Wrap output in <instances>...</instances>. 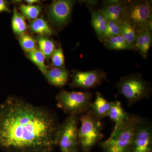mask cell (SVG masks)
Masks as SVG:
<instances>
[{"instance_id":"6da1fadb","label":"cell","mask_w":152,"mask_h":152,"mask_svg":"<svg viewBox=\"0 0 152 152\" xmlns=\"http://www.w3.org/2000/svg\"><path fill=\"white\" fill-rule=\"evenodd\" d=\"M60 124L54 114L15 97L0 106V149L7 152H52Z\"/></svg>"},{"instance_id":"7a4b0ae2","label":"cell","mask_w":152,"mask_h":152,"mask_svg":"<svg viewBox=\"0 0 152 152\" xmlns=\"http://www.w3.org/2000/svg\"><path fill=\"white\" fill-rule=\"evenodd\" d=\"M141 117L130 113L124 121L113 130L106 140L99 143L103 152H130L135 130Z\"/></svg>"},{"instance_id":"3957f363","label":"cell","mask_w":152,"mask_h":152,"mask_svg":"<svg viewBox=\"0 0 152 152\" xmlns=\"http://www.w3.org/2000/svg\"><path fill=\"white\" fill-rule=\"evenodd\" d=\"M79 122H80L78 129L80 147L83 152H91L103 139L102 132L103 123L91 109L79 116Z\"/></svg>"},{"instance_id":"277c9868","label":"cell","mask_w":152,"mask_h":152,"mask_svg":"<svg viewBox=\"0 0 152 152\" xmlns=\"http://www.w3.org/2000/svg\"><path fill=\"white\" fill-rule=\"evenodd\" d=\"M118 94L124 96L131 106L144 99H148L152 92L151 84L144 80L141 74L124 76L117 83Z\"/></svg>"},{"instance_id":"5b68a950","label":"cell","mask_w":152,"mask_h":152,"mask_svg":"<svg viewBox=\"0 0 152 152\" xmlns=\"http://www.w3.org/2000/svg\"><path fill=\"white\" fill-rule=\"evenodd\" d=\"M57 105L66 113L81 115L90 109L92 94L85 92L61 91L57 95Z\"/></svg>"},{"instance_id":"8992f818","label":"cell","mask_w":152,"mask_h":152,"mask_svg":"<svg viewBox=\"0 0 152 152\" xmlns=\"http://www.w3.org/2000/svg\"><path fill=\"white\" fill-rule=\"evenodd\" d=\"M79 116L70 114L61 124L57 134V145L61 152H78Z\"/></svg>"},{"instance_id":"52a82bcc","label":"cell","mask_w":152,"mask_h":152,"mask_svg":"<svg viewBox=\"0 0 152 152\" xmlns=\"http://www.w3.org/2000/svg\"><path fill=\"white\" fill-rule=\"evenodd\" d=\"M152 5L145 0L127 1L124 9L122 21L127 22L135 28L152 26Z\"/></svg>"},{"instance_id":"ba28073f","label":"cell","mask_w":152,"mask_h":152,"mask_svg":"<svg viewBox=\"0 0 152 152\" xmlns=\"http://www.w3.org/2000/svg\"><path fill=\"white\" fill-rule=\"evenodd\" d=\"M130 152H152L151 121L141 117L136 126Z\"/></svg>"},{"instance_id":"9c48e42d","label":"cell","mask_w":152,"mask_h":152,"mask_svg":"<svg viewBox=\"0 0 152 152\" xmlns=\"http://www.w3.org/2000/svg\"><path fill=\"white\" fill-rule=\"evenodd\" d=\"M75 3V1L71 0L53 1L48 9L49 21L58 28H62L70 19Z\"/></svg>"},{"instance_id":"30bf717a","label":"cell","mask_w":152,"mask_h":152,"mask_svg":"<svg viewBox=\"0 0 152 152\" xmlns=\"http://www.w3.org/2000/svg\"><path fill=\"white\" fill-rule=\"evenodd\" d=\"M104 81H108L105 72L99 69L74 73L71 86L76 88L89 89L98 87Z\"/></svg>"},{"instance_id":"8fae6325","label":"cell","mask_w":152,"mask_h":152,"mask_svg":"<svg viewBox=\"0 0 152 152\" xmlns=\"http://www.w3.org/2000/svg\"><path fill=\"white\" fill-rule=\"evenodd\" d=\"M136 50L143 58H146L152 43V26H145L136 28Z\"/></svg>"},{"instance_id":"7c38bea8","label":"cell","mask_w":152,"mask_h":152,"mask_svg":"<svg viewBox=\"0 0 152 152\" xmlns=\"http://www.w3.org/2000/svg\"><path fill=\"white\" fill-rule=\"evenodd\" d=\"M127 1H107L102 8L99 12L107 21H112L120 23L122 22L124 9Z\"/></svg>"},{"instance_id":"4fadbf2b","label":"cell","mask_w":152,"mask_h":152,"mask_svg":"<svg viewBox=\"0 0 152 152\" xmlns=\"http://www.w3.org/2000/svg\"><path fill=\"white\" fill-rule=\"evenodd\" d=\"M51 84L58 87L64 86L69 80V73L65 68H53L48 70L45 75Z\"/></svg>"},{"instance_id":"5bb4252c","label":"cell","mask_w":152,"mask_h":152,"mask_svg":"<svg viewBox=\"0 0 152 152\" xmlns=\"http://www.w3.org/2000/svg\"><path fill=\"white\" fill-rule=\"evenodd\" d=\"M112 102L105 99L99 92H97L94 101L92 102L90 109L97 116L102 120L108 117L111 108Z\"/></svg>"},{"instance_id":"9a60e30c","label":"cell","mask_w":152,"mask_h":152,"mask_svg":"<svg viewBox=\"0 0 152 152\" xmlns=\"http://www.w3.org/2000/svg\"><path fill=\"white\" fill-rule=\"evenodd\" d=\"M91 16V22L95 32L100 41L103 42L104 33L105 31L107 21L102 15L94 9L88 7Z\"/></svg>"},{"instance_id":"2e32d148","label":"cell","mask_w":152,"mask_h":152,"mask_svg":"<svg viewBox=\"0 0 152 152\" xmlns=\"http://www.w3.org/2000/svg\"><path fill=\"white\" fill-rule=\"evenodd\" d=\"M129 115L130 113L125 110L119 101L112 102L111 108L108 117L115 124L113 129H116L124 122Z\"/></svg>"},{"instance_id":"e0dca14e","label":"cell","mask_w":152,"mask_h":152,"mask_svg":"<svg viewBox=\"0 0 152 152\" xmlns=\"http://www.w3.org/2000/svg\"><path fill=\"white\" fill-rule=\"evenodd\" d=\"M120 34L124 39L131 50H136V28L125 21L120 23Z\"/></svg>"},{"instance_id":"ac0fdd59","label":"cell","mask_w":152,"mask_h":152,"mask_svg":"<svg viewBox=\"0 0 152 152\" xmlns=\"http://www.w3.org/2000/svg\"><path fill=\"white\" fill-rule=\"evenodd\" d=\"M29 28L32 32L40 36L51 35L53 34V31L48 22L42 18L31 21Z\"/></svg>"},{"instance_id":"d6986e66","label":"cell","mask_w":152,"mask_h":152,"mask_svg":"<svg viewBox=\"0 0 152 152\" xmlns=\"http://www.w3.org/2000/svg\"><path fill=\"white\" fill-rule=\"evenodd\" d=\"M12 26L14 33L20 37L26 34L27 29V25L24 17L18 12L15 7L14 9Z\"/></svg>"},{"instance_id":"ffe728a7","label":"cell","mask_w":152,"mask_h":152,"mask_svg":"<svg viewBox=\"0 0 152 152\" xmlns=\"http://www.w3.org/2000/svg\"><path fill=\"white\" fill-rule=\"evenodd\" d=\"M36 41L38 44L40 50L44 54L46 58H49L51 56L56 49L55 43L45 36H37Z\"/></svg>"},{"instance_id":"44dd1931","label":"cell","mask_w":152,"mask_h":152,"mask_svg":"<svg viewBox=\"0 0 152 152\" xmlns=\"http://www.w3.org/2000/svg\"><path fill=\"white\" fill-rule=\"evenodd\" d=\"M27 56L45 75L48 72V68L45 63L46 57L44 54L39 50L37 49L27 52Z\"/></svg>"},{"instance_id":"7402d4cb","label":"cell","mask_w":152,"mask_h":152,"mask_svg":"<svg viewBox=\"0 0 152 152\" xmlns=\"http://www.w3.org/2000/svg\"><path fill=\"white\" fill-rule=\"evenodd\" d=\"M103 42L106 48L110 50H131L124 39L121 34L107 38L104 40Z\"/></svg>"},{"instance_id":"603a6c76","label":"cell","mask_w":152,"mask_h":152,"mask_svg":"<svg viewBox=\"0 0 152 152\" xmlns=\"http://www.w3.org/2000/svg\"><path fill=\"white\" fill-rule=\"evenodd\" d=\"M19 9L23 16L32 20L37 18L42 10V7L39 5L22 4Z\"/></svg>"},{"instance_id":"cb8c5ba5","label":"cell","mask_w":152,"mask_h":152,"mask_svg":"<svg viewBox=\"0 0 152 152\" xmlns=\"http://www.w3.org/2000/svg\"><path fill=\"white\" fill-rule=\"evenodd\" d=\"M19 40L22 49L26 53L37 49L36 40L28 34L26 33L20 37Z\"/></svg>"},{"instance_id":"d4e9b609","label":"cell","mask_w":152,"mask_h":152,"mask_svg":"<svg viewBox=\"0 0 152 152\" xmlns=\"http://www.w3.org/2000/svg\"><path fill=\"white\" fill-rule=\"evenodd\" d=\"M119 35H120L119 23L112 21H107L105 31L104 33L103 42L107 38L115 37Z\"/></svg>"},{"instance_id":"484cf974","label":"cell","mask_w":152,"mask_h":152,"mask_svg":"<svg viewBox=\"0 0 152 152\" xmlns=\"http://www.w3.org/2000/svg\"><path fill=\"white\" fill-rule=\"evenodd\" d=\"M51 58L52 64L55 67H64V56L63 49L61 47L55 50L52 54Z\"/></svg>"},{"instance_id":"4316f807","label":"cell","mask_w":152,"mask_h":152,"mask_svg":"<svg viewBox=\"0 0 152 152\" xmlns=\"http://www.w3.org/2000/svg\"><path fill=\"white\" fill-rule=\"evenodd\" d=\"M10 12L9 8L8 2L4 0H0V13L3 12Z\"/></svg>"},{"instance_id":"83f0119b","label":"cell","mask_w":152,"mask_h":152,"mask_svg":"<svg viewBox=\"0 0 152 152\" xmlns=\"http://www.w3.org/2000/svg\"><path fill=\"white\" fill-rule=\"evenodd\" d=\"M25 2L29 5H31L34 4L39 3L40 1H38V0H26L25 1Z\"/></svg>"}]
</instances>
